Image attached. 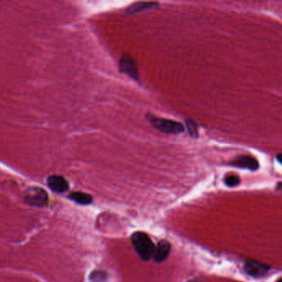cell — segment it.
Segmentation results:
<instances>
[{"label": "cell", "mask_w": 282, "mask_h": 282, "mask_svg": "<svg viewBox=\"0 0 282 282\" xmlns=\"http://www.w3.org/2000/svg\"><path fill=\"white\" fill-rule=\"evenodd\" d=\"M225 183L226 186L229 187H234L240 184V178L238 175H229L225 178Z\"/></svg>", "instance_id": "cell-13"}, {"label": "cell", "mask_w": 282, "mask_h": 282, "mask_svg": "<svg viewBox=\"0 0 282 282\" xmlns=\"http://www.w3.org/2000/svg\"><path fill=\"white\" fill-rule=\"evenodd\" d=\"M277 282H282V278H281V279L278 280V281H277Z\"/></svg>", "instance_id": "cell-17"}, {"label": "cell", "mask_w": 282, "mask_h": 282, "mask_svg": "<svg viewBox=\"0 0 282 282\" xmlns=\"http://www.w3.org/2000/svg\"><path fill=\"white\" fill-rule=\"evenodd\" d=\"M186 126L190 136L193 139H198V127L196 121L191 118H187L186 120Z\"/></svg>", "instance_id": "cell-11"}, {"label": "cell", "mask_w": 282, "mask_h": 282, "mask_svg": "<svg viewBox=\"0 0 282 282\" xmlns=\"http://www.w3.org/2000/svg\"><path fill=\"white\" fill-rule=\"evenodd\" d=\"M229 164L236 168L248 169L250 170H256L259 168L257 160L248 155H242L235 157L229 162Z\"/></svg>", "instance_id": "cell-7"}, {"label": "cell", "mask_w": 282, "mask_h": 282, "mask_svg": "<svg viewBox=\"0 0 282 282\" xmlns=\"http://www.w3.org/2000/svg\"><path fill=\"white\" fill-rule=\"evenodd\" d=\"M187 282H207V281H204L203 279H199V278H196V279L193 280H190Z\"/></svg>", "instance_id": "cell-14"}, {"label": "cell", "mask_w": 282, "mask_h": 282, "mask_svg": "<svg viewBox=\"0 0 282 282\" xmlns=\"http://www.w3.org/2000/svg\"><path fill=\"white\" fill-rule=\"evenodd\" d=\"M69 199L71 201H74L76 204H81V205H89L93 201L92 196L89 194L83 193V192H72L68 196Z\"/></svg>", "instance_id": "cell-10"}, {"label": "cell", "mask_w": 282, "mask_h": 282, "mask_svg": "<svg viewBox=\"0 0 282 282\" xmlns=\"http://www.w3.org/2000/svg\"><path fill=\"white\" fill-rule=\"evenodd\" d=\"M132 244L141 260L147 261L152 258L156 246L151 238L143 232H135L131 236Z\"/></svg>", "instance_id": "cell-1"}, {"label": "cell", "mask_w": 282, "mask_h": 282, "mask_svg": "<svg viewBox=\"0 0 282 282\" xmlns=\"http://www.w3.org/2000/svg\"><path fill=\"white\" fill-rule=\"evenodd\" d=\"M24 201L30 206L42 208L47 206L49 202V196L44 189L38 186H31L24 193Z\"/></svg>", "instance_id": "cell-3"}, {"label": "cell", "mask_w": 282, "mask_h": 282, "mask_svg": "<svg viewBox=\"0 0 282 282\" xmlns=\"http://www.w3.org/2000/svg\"><path fill=\"white\" fill-rule=\"evenodd\" d=\"M277 159L280 163L282 164V153H279V154L277 155Z\"/></svg>", "instance_id": "cell-15"}, {"label": "cell", "mask_w": 282, "mask_h": 282, "mask_svg": "<svg viewBox=\"0 0 282 282\" xmlns=\"http://www.w3.org/2000/svg\"><path fill=\"white\" fill-rule=\"evenodd\" d=\"M277 191H282V182H280V183L277 184Z\"/></svg>", "instance_id": "cell-16"}, {"label": "cell", "mask_w": 282, "mask_h": 282, "mask_svg": "<svg viewBox=\"0 0 282 282\" xmlns=\"http://www.w3.org/2000/svg\"><path fill=\"white\" fill-rule=\"evenodd\" d=\"M118 71L121 74L127 75L128 77L141 84L139 77V68L136 61L128 53H123L118 61Z\"/></svg>", "instance_id": "cell-4"}, {"label": "cell", "mask_w": 282, "mask_h": 282, "mask_svg": "<svg viewBox=\"0 0 282 282\" xmlns=\"http://www.w3.org/2000/svg\"><path fill=\"white\" fill-rule=\"evenodd\" d=\"M170 250H171V246L168 241H161L156 246L152 258L154 260L155 262L162 263L166 259L168 258L169 254H170Z\"/></svg>", "instance_id": "cell-8"}, {"label": "cell", "mask_w": 282, "mask_h": 282, "mask_svg": "<svg viewBox=\"0 0 282 282\" xmlns=\"http://www.w3.org/2000/svg\"><path fill=\"white\" fill-rule=\"evenodd\" d=\"M47 184L50 190L56 194L65 193L69 190L68 181L61 175H49L47 178Z\"/></svg>", "instance_id": "cell-6"}, {"label": "cell", "mask_w": 282, "mask_h": 282, "mask_svg": "<svg viewBox=\"0 0 282 282\" xmlns=\"http://www.w3.org/2000/svg\"><path fill=\"white\" fill-rule=\"evenodd\" d=\"M145 117L155 129L162 132L163 134L176 135L182 134L185 131L183 124L176 121L170 120L168 118H157L151 113H147Z\"/></svg>", "instance_id": "cell-2"}, {"label": "cell", "mask_w": 282, "mask_h": 282, "mask_svg": "<svg viewBox=\"0 0 282 282\" xmlns=\"http://www.w3.org/2000/svg\"><path fill=\"white\" fill-rule=\"evenodd\" d=\"M159 5V3L157 2H138L128 6V8L125 10V13L127 14H136L148 9L158 8Z\"/></svg>", "instance_id": "cell-9"}, {"label": "cell", "mask_w": 282, "mask_h": 282, "mask_svg": "<svg viewBox=\"0 0 282 282\" xmlns=\"http://www.w3.org/2000/svg\"><path fill=\"white\" fill-rule=\"evenodd\" d=\"M107 279V274L102 271H94L89 276L91 282H104Z\"/></svg>", "instance_id": "cell-12"}, {"label": "cell", "mask_w": 282, "mask_h": 282, "mask_svg": "<svg viewBox=\"0 0 282 282\" xmlns=\"http://www.w3.org/2000/svg\"><path fill=\"white\" fill-rule=\"evenodd\" d=\"M271 267L267 266V264L262 263L260 261H254V260H248L246 261L244 265V271L247 274L253 277H262L268 273Z\"/></svg>", "instance_id": "cell-5"}]
</instances>
